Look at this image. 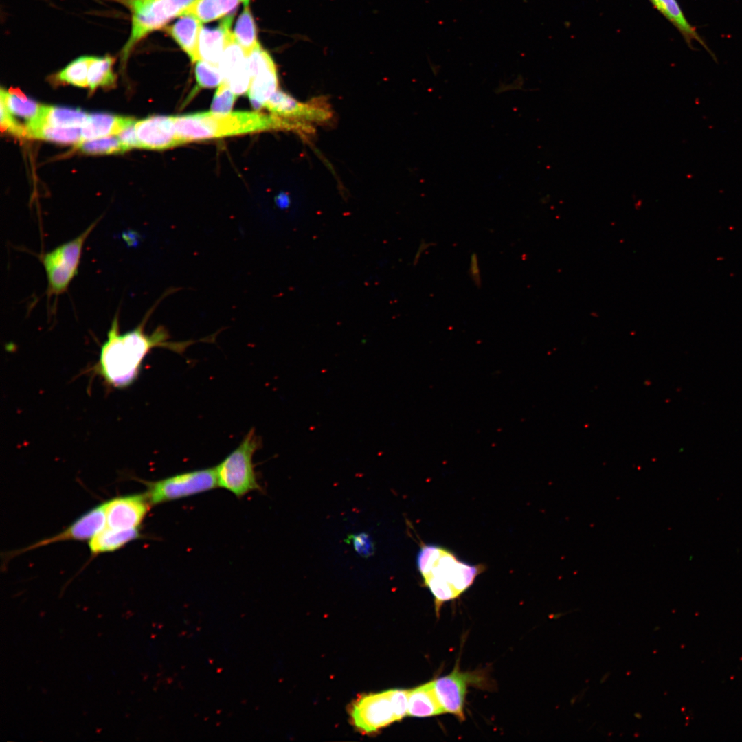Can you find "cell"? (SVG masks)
Instances as JSON below:
<instances>
[{
	"mask_svg": "<svg viewBox=\"0 0 742 742\" xmlns=\"http://www.w3.org/2000/svg\"><path fill=\"white\" fill-rule=\"evenodd\" d=\"M177 290L171 288L166 291L146 313L142 322L127 333H120L118 314L115 315L95 366L98 374L110 385L120 388L130 385L137 379L144 359L153 348L162 347L182 353L195 342L170 341L168 331L163 326H158L150 334L145 333L146 323L157 305Z\"/></svg>",
	"mask_w": 742,
	"mask_h": 742,
	"instance_id": "6da1fadb",
	"label": "cell"
},
{
	"mask_svg": "<svg viewBox=\"0 0 742 742\" xmlns=\"http://www.w3.org/2000/svg\"><path fill=\"white\" fill-rule=\"evenodd\" d=\"M174 118L180 144L271 129H303L300 122L257 112H201Z\"/></svg>",
	"mask_w": 742,
	"mask_h": 742,
	"instance_id": "7a4b0ae2",
	"label": "cell"
},
{
	"mask_svg": "<svg viewBox=\"0 0 742 742\" xmlns=\"http://www.w3.org/2000/svg\"><path fill=\"white\" fill-rule=\"evenodd\" d=\"M416 563L425 585L434 597L436 611L444 603L466 591L484 570V565L463 561L451 550L431 543L420 546Z\"/></svg>",
	"mask_w": 742,
	"mask_h": 742,
	"instance_id": "3957f363",
	"label": "cell"
},
{
	"mask_svg": "<svg viewBox=\"0 0 742 742\" xmlns=\"http://www.w3.org/2000/svg\"><path fill=\"white\" fill-rule=\"evenodd\" d=\"M106 1L122 5L131 14L130 34L120 52L122 62L126 63L139 43L153 32L164 27L174 18L184 14L196 0Z\"/></svg>",
	"mask_w": 742,
	"mask_h": 742,
	"instance_id": "277c9868",
	"label": "cell"
},
{
	"mask_svg": "<svg viewBox=\"0 0 742 742\" xmlns=\"http://www.w3.org/2000/svg\"><path fill=\"white\" fill-rule=\"evenodd\" d=\"M260 440L251 429L239 445L216 467L218 486L241 497L254 491H261L254 469L253 457Z\"/></svg>",
	"mask_w": 742,
	"mask_h": 742,
	"instance_id": "5b68a950",
	"label": "cell"
},
{
	"mask_svg": "<svg viewBox=\"0 0 742 742\" xmlns=\"http://www.w3.org/2000/svg\"><path fill=\"white\" fill-rule=\"evenodd\" d=\"M100 219L74 239L39 256L47 279V297L65 293L77 275L84 244Z\"/></svg>",
	"mask_w": 742,
	"mask_h": 742,
	"instance_id": "8992f818",
	"label": "cell"
},
{
	"mask_svg": "<svg viewBox=\"0 0 742 742\" xmlns=\"http://www.w3.org/2000/svg\"><path fill=\"white\" fill-rule=\"evenodd\" d=\"M144 493L151 505L168 502L218 486L214 468L185 472L157 481H142Z\"/></svg>",
	"mask_w": 742,
	"mask_h": 742,
	"instance_id": "52a82bcc",
	"label": "cell"
},
{
	"mask_svg": "<svg viewBox=\"0 0 742 742\" xmlns=\"http://www.w3.org/2000/svg\"><path fill=\"white\" fill-rule=\"evenodd\" d=\"M353 726L364 734L373 733L396 721L388 690L363 695L350 708Z\"/></svg>",
	"mask_w": 742,
	"mask_h": 742,
	"instance_id": "ba28073f",
	"label": "cell"
},
{
	"mask_svg": "<svg viewBox=\"0 0 742 742\" xmlns=\"http://www.w3.org/2000/svg\"><path fill=\"white\" fill-rule=\"evenodd\" d=\"M251 76L248 96L256 109L265 106L276 91L278 76L275 63L260 43L247 55Z\"/></svg>",
	"mask_w": 742,
	"mask_h": 742,
	"instance_id": "9c48e42d",
	"label": "cell"
},
{
	"mask_svg": "<svg viewBox=\"0 0 742 742\" xmlns=\"http://www.w3.org/2000/svg\"><path fill=\"white\" fill-rule=\"evenodd\" d=\"M264 106L272 115L292 121L324 122L332 117L330 106L325 99H313L302 103L282 91H276Z\"/></svg>",
	"mask_w": 742,
	"mask_h": 742,
	"instance_id": "30bf717a",
	"label": "cell"
},
{
	"mask_svg": "<svg viewBox=\"0 0 742 742\" xmlns=\"http://www.w3.org/2000/svg\"><path fill=\"white\" fill-rule=\"evenodd\" d=\"M482 681V675L461 672L458 664L450 674L433 680L434 691L444 713L453 715L463 721L467 686L470 683Z\"/></svg>",
	"mask_w": 742,
	"mask_h": 742,
	"instance_id": "8fae6325",
	"label": "cell"
},
{
	"mask_svg": "<svg viewBox=\"0 0 742 742\" xmlns=\"http://www.w3.org/2000/svg\"><path fill=\"white\" fill-rule=\"evenodd\" d=\"M104 503L106 526L117 529L138 528L151 506L145 493L120 496Z\"/></svg>",
	"mask_w": 742,
	"mask_h": 742,
	"instance_id": "7c38bea8",
	"label": "cell"
},
{
	"mask_svg": "<svg viewBox=\"0 0 742 742\" xmlns=\"http://www.w3.org/2000/svg\"><path fill=\"white\" fill-rule=\"evenodd\" d=\"M139 148L162 150L181 144L174 116L153 115L135 124Z\"/></svg>",
	"mask_w": 742,
	"mask_h": 742,
	"instance_id": "4fadbf2b",
	"label": "cell"
},
{
	"mask_svg": "<svg viewBox=\"0 0 742 742\" xmlns=\"http://www.w3.org/2000/svg\"><path fill=\"white\" fill-rule=\"evenodd\" d=\"M105 526V503H103L87 511L60 533L20 550L14 555L58 541L91 539Z\"/></svg>",
	"mask_w": 742,
	"mask_h": 742,
	"instance_id": "5bb4252c",
	"label": "cell"
},
{
	"mask_svg": "<svg viewBox=\"0 0 742 742\" xmlns=\"http://www.w3.org/2000/svg\"><path fill=\"white\" fill-rule=\"evenodd\" d=\"M223 82L236 94L248 92L251 76L247 56L233 37L226 46L218 65Z\"/></svg>",
	"mask_w": 742,
	"mask_h": 742,
	"instance_id": "9a60e30c",
	"label": "cell"
},
{
	"mask_svg": "<svg viewBox=\"0 0 742 742\" xmlns=\"http://www.w3.org/2000/svg\"><path fill=\"white\" fill-rule=\"evenodd\" d=\"M234 16V14L223 17L217 27H202L198 44L199 60L218 66L224 50L233 37L231 25Z\"/></svg>",
	"mask_w": 742,
	"mask_h": 742,
	"instance_id": "2e32d148",
	"label": "cell"
},
{
	"mask_svg": "<svg viewBox=\"0 0 742 742\" xmlns=\"http://www.w3.org/2000/svg\"><path fill=\"white\" fill-rule=\"evenodd\" d=\"M89 114L68 107L41 105L36 117L26 124V130L41 126L63 128H79L86 123Z\"/></svg>",
	"mask_w": 742,
	"mask_h": 742,
	"instance_id": "e0dca14e",
	"label": "cell"
},
{
	"mask_svg": "<svg viewBox=\"0 0 742 742\" xmlns=\"http://www.w3.org/2000/svg\"><path fill=\"white\" fill-rule=\"evenodd\" d=\"M202 22L192 14L185 13L164 30L188 54L192 62L199 60L198 44Z\"/></svg>",
	"mask_w": 742,
	"mask_h": 742,
	"instance_id": "ac0fdd59",
	"label": "cell"
},
{
	"mask_svg": "<svg viewBox=\"0 0 742 742\" xmlns=\"http://www.w3.org/2000/svg\"><path fill=\"white\" fill-rule=\"evenodd\" d=\"M649 1L675 27L690 48H693V43L696 41L704 47L710 56L715 57L696 28L686 19L677 0H649Z\"/></svg>",
	"mask_w": 742,
	"mask_h": 742,
	"instance_id": "d6986e66",
	"label": "cell"
},
{
	"mask_svg": "<svg viewBox=\"0 0 742 742\" xmlns=\"http://www.w3.org/2000/svg\"><path fill=\"white\" fill-rule=\"evenodd\" d=\"M135 122L136 120L133 117L117 116L106 113L89 114L86 123L81 128V142L117 135Z\"/></svg>",
	"mask_w": 742,
	"mask_h": 742,
	"instance_id": "ffe728a7",
	"label": "cell"
},
{
	"mask_svg": "<svg viewBox=\"0 0 742 742\" xmlns=\"http://www.w3.org/2000/svg\"><path fill=\"white\" fill-rule=\"evenodd\" d=\"M141 537L138 528L117 529L105 526L89 541L92 554L113 552Z\"/></svg>",
	"mask_w": 742,
	"mask_h": 742,
	"instance_id": "44dd1931",
	"label": "cell"
},
{
	"mask_svg": "<svg viewBox=\"0 0 742 742\" xmlns=\"http://www.w3.org/2000/svg\"><path fill=\"white\" fill-rule=\"evenodd\" d=\"M443 713L434 691L433 681L408 690V715L427 717Z\"/></svg>",
	"mask_w": 742,
	"mask_h": 742,
	"instance_id": "7402d4cb",
	"label": "cell"
},
{
	"mask_svg": "<svg viewBox=\"0 0 742 742\" xmlns=\"http://www.w3.org/2000/svg\"><path fill=\"white\" fill-rule=\"evenodd\" d=\"M240 2V0H196L185 13L194 15L202 23L211 22L234 14Z\"/></svg>",
	"mask_w": 742,
	"mask_h": 742,
	"instance_id": "603a6c76",
	"label": "cell"
},
{
	"mask_svg": "<svg viewBox=\"0 0 742 742\" xmlns=\"http://www.w3.org/2000/svg\"><path fill=\"white\" fill-rule=\"evenodd\" d=\"M1 101L12 115L25 119L27 123L36 117L41 107V105L28 98L18 89H10L6 91L1 88Z\"/></svg>",
	"mask_w": 742,
	"mask_h": 742,
	"instance_id": "cb8c5ba5",
	"label": "cell"
},
{
	"mask_svg": "<svg viewBox=\"0 0 742 742\" xmlns=\"http://www.w3.org/2000/svg\"><path fill=\"white\" fill-rule=\"evenodd\" d=\"M233 35L247 56L259 44L256 25L249 5L244 6L239 15Z\"/></svg>",
	"mask_w": 742,
	"mask_h": 742,
	"instance_id": "d4e9b609",
	"label": "cell"
},
{
	"mask_svg": "<svg viewBox=\"0 0 742 742\" xmlns=\"http://www.w3.org/2000/svg\"><path fill=\"white\" fill-rule=\"evenodd\" d=\"M114 62L115 58L110 55L92 56L87 76V84L91 90L114 84L116 78L113 69Z\"/></svg>",
	"mask_w": 742,
	"mask_h": 742,
	"instance_id": "484cf974",
	"label": "cell"
},
{
	"mask_svg": "<svg viewBox=\"0 0 742 742\" xmlns=\"http://www.w3.org/2000/svg\"><path fill=\"white\" fill-rule=\"evenodd\" d=\"M27 137L65 144H79L82 135L80 128L41 126L27 130Z\"/></svg>",
	"mask_w": 742,
	"mask_h": 742,
	"instance_id": "4316f807",
	"label": "cell"
},
{
	"mask_svg": "<svg viewBox=\"0 0 742 742\" xmlns=\"http://www.w3.org/2000/svg\"><path fill=\"white\" fill-rule=\"evenodd\" d=\"M91 57L92 56H81L72 60L56 74V78L74 86L87 87L88 71Z\"/></svg>",
	"mask_w": 742,
	"mask_h": 742,
	"instance_id": "83f0119b",
	"label": "cell"
},
{
	"mask_svg": "<svg viewBox=\"0 0 742 742\" xmlns=\"http://www.w3.org/2000/svg\"><path fill=\"white\" fill-rule=\"evenodd\" d=\"M77 148L89 154L122 153L126 151L115 135L81 142L77 144Z\"/></svg>",
	"mask_w": 742,
	"mask_h": 742,
	"instance_id": "f1b7e54d",
	"label": "cell"
},
{
	"mask_svg": "<svg viewBox=\"0 0 742 742\" xmlns=\"http://www.w3.org/2000/svg\"><path fill=\"white\" fill-rule=\"evenodd\" d=\"M196 63L195 76L199 87L214 88L223 82V76L218 65L202 60Z\"/></svg>",
	"mask_w": 742,
	"mask_h": 742,
	"instance_id": "f546056e",
	"label": "cell"
},
{
	"mask_svg": "<svg viewBox=\"0 0 742 742\" xmlns=\"http://www.w3.org/2000/svg\"><path fill=\"white\" fill-rule=\"evenodd\" d=\"M236 95L229 87L223 82L215 92L211 112L220 114L229 113L236 101Z\"/></svg>",
	"mask_w": 742,
	"mask_h": 742,
	"instance_id": "4dcf8cb0",
	"label": "cell"
},
{
	"mask_svg": "<svg viewBox=\"0 0 742 742\" xmlns=\"http://www.w3.org/2000/svg\"><path fill=\"white\" fill-rule=\"evenodd\" d=\"M408 690L403 689L388 690L389 697L396 721H400L408 714Z\"/></svg>",
	"mask_w": 742,
	"mask_h": 742,
	"instance_id": "1f68e13d",
	"label": "cell"
},
{
	"mask_svg": "<svg viewBox=\"0 0 742 742\" xmlns=\"http://www.w3.org/2000/svg\"><path fill=\"white\" fill-rule=\"evenodd\" d=\"M9 111L5 104L1 101V128L18 137H27L25 126L21 125Z\"/></svg>",
	"mask_w": 742,
	"mask_h": 742,
	"instance_id": "d6a6232c",
	"label": "cell"
},
{
	"mask_svg": "<svg viewBox=\"0 0 742 742\" xmlns=\"http://www.w3.org/2000/svg\"><path fill=\"white\" fill-rule=\"evenodd\" d=\"M352 541L356 552L361 556L368 557L374 554V544L370 536L365 532L351 535L349 538Z\"/></svg>",
	"mask_w": 742,
	"mask_h": 742,
	"instance_id": "836d02e7",
	"label": "cell"
},
{
	"mask_svg": "<svg viewBox=\"0 0 742 742\" xmlns=\"http://www.w3.org/2000/svg\"><path fill=\"white\" fill-rule=\"evenodd\" d=\"M136 122L137 121L116 135L126 150L133 148H139V143L135 130Z\"/></svg>",
	"mask_w": 742,
	"mask_h": 742,
	"instance_id": "e575fe53",
	"label": "cell"
},
{
	"mask_svg": "<svg viewBox=\"0 0 742 742\" xmlns=\"http://www.w3.org/2000/svg\"><path fill=\"white\" fill-rule=\"evenodd\" d=\"M469 274L477 286L481 285V280L480 276V268L477 262V258L475 254H473L471 258Z\"/></svg>",
	"mask_w": 742,
	"mask_h": 742,
	"instance_id": "d590c367",
	"label": "cell"
},
{
	"mask_svg": "<svg viewBox=\"0 0 742 742\" xmlns=\"http://www.w3.org/2000/svg\"><path fill=\"white\" fill-rule=\"evenodd\" d=\"M250 0H240L244 5V6L248 5Z\"/></svg>",
	"mask_w": 742,
	"mask_h": 742,
	"instance_id": "8d00e7d4",
	"label": "cell"
}]
</instances>
